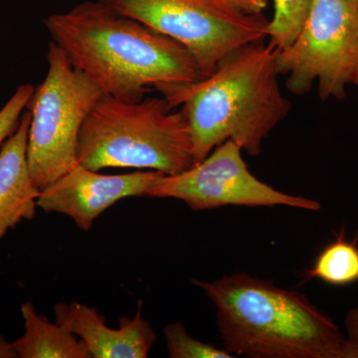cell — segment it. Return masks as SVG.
Segmentation results:
<instances>
[{
	"instance_id": "2e32d148",
	"label": "cell",
	"mask_w": 358,
	"mask_h": 358,
	"mask_svg": "<svg viewBox=\"0 0 358 358\" xmlns=\"http://www.w3.org/2000/svg\"><path fill=\"white\" fill-rule=\"evenodd\" d=\"M34 91L32 85H21L0 109V147L17 128L23 110L31 100Z\"/></svg>"
},
{
	"instance_id": "ffe728a7",
	"label": "cell",
	"mask_w": 358,
	"mask_h": 358,
	"mask_svg": "<svg viewBox=\"0 0 358 358\" xmlns=\"http://www.w3.org/2000/svg\"><path fill=\"white\" fill-rule=\"evenodd\" d=\"M353 85H355V86L358 87V70L357 72V75H355V80H353Z\"/></svg>"
},
{
	"instance_id": "7c38bea8",
	"label": "cell",
	"mask_w": 358,
	"mask_h": 358,
	"mask_svg": "<svg viewBox=\"0 0 358 358\" xmlns=\"http://www.w3.org/2000/svg\"><path fill=\"white\" fill-rule=\"evenodd\" d=\"M24 334L13 341L18 358H92L76 334L37 313L32 303L21 306Z\"/></svg>"
},
{
	"instance_id": "5b68a950",
	"label": "cell",
	"mask_w": 358,
	"mask_h": 358,
	"mask_svg": "<svg viewBox=\"0 0 358 358\" xmlns=\"http://www.w3.org/2000/svg\"><path fill=\"white\" fill-rule=\"evenodd\" d=\"M47 62L46 77L27 106L31 114L28 166L40 192L78 164L80 131L103 96L53 41L49 44Z\"/></svg>"
},
{
	"instance_id": "8fae6325",
	"label": "cell",
	"mask_w": 358,
	"mask_h": 358,
	"mask_svg": "<svg viewBox=\"0 0 358 358\" xmlns=\"http://www.w3.org/2000/svg\"><path fill=\"white\" fill-rule=\"evenodd\" d=\"M31 114L23 113L17 128L0 147V240L38 208L40 190L33 182L27 160Z\"/></svg>"
},
{
	"instance_id": "8992f818",
	"label": "cell",
	"mask_w": 358,
	"mask_h": 358,
	"mask_svg": "<svg viewBox=\"0 0 358 358\" xmlns=\"http://www.w3.org/2000/svg\"><path fill=\"white\" fill-rule=\"evenodd\" d=\"M183 45L207 76L231 52L268 37L263 14H247L225 0H102Z\"/></svg>"
},
{
	"instance_id": "6da1fadb",
	"label": "cell",
	"mask_w": 358,
	"mask_h": 358,
	"mask_svg": "<svg viewBox=\"0 0 358 358\" xmlns=\"http://www.w3.org/2000/svg\"><path fill=\"white\" fill-rule=\"evenodd\" d=\"M54 43L103 96L136 102L152 90L203 77L183 45L102 0L85 1L45 20Z\"/></svg>"
},
{
	"instance_id": "7a4b0ae2",
	"label": "cell",
	"mask_w": 358,
	"mask_h": 358,
	"mask_svg": "<svg viewBox=\"0 0 358 358\" xmlns=\"http://www.w3.org/2000/svg\"><path fill=\"white\" fill-rule=\"evenodd\" d=\"M277 49L256 42L231 52L210 74L189 84L160 90L169 107L180 108L192 133L194 164L227 141L257 157L264 141L288 117Z\"/></svg>"
},
{
	"instance_id": "d6986e66",
	"label": "cell",
	"mask_w": 358,
	"mask_h": 358,
	"mask_svg": "<svg viewBox=\"0 0 358 358\" xmlns=\"http://www.w3.org/2000/svg\"><path fill=\"white\" fill-rule=\"evenodd\" d=\"M0 358H18L14 350L13 343L0 336Z\"/></svg>"
},
{
	"instance_id": "4fadbf2b",
	"label": "cell",
	"mask_w": 358,
	"mask_h": 358,
	"mask_svg": "<svg viewBox=\"0 0 358 358\" xmlns=\"http://www.w3.org/2000/svg\"><path fill=\"white\" fill-rule=\"evenodd\" d=\"M307 280L317 279L336 287L358 282V246L346 240L345 229L320 251L313 267L306 273Z\"/></svg>"
},
{
	"instance_id": "e0dca14e",
	"label": "cell",
	"mask_w": 358,
	"mask_h": 358,
	"mask_svg": "<svg viewBox=\"0 0 358 358\" xmlns=\"http://www.w3.org/2000/svg\"><path fill=\"white\" fill-rule=\"evenodd\" d=\"M230 6L247 14H263L268 6V0H225Z\"/></svg>"
},
{
	"instance_id": "277c9868",
	"label": "cell",
	"mask_w": 358,
	"mask_h": 358,
	"mask_svg": "<svg viewBox=\"0 0 358 358\" xmlns=\"http://www.w3.org/2000/svg\"><path fill=\"white\" fill-rule=\"evenodd\" d=\"M77 159L96 171L134 169L164 176L194 164L187 120L164 96L136 102L101 96L80 131Z\"/></svg>"
},
{
	"instance_id": "ba28073f",
	"label": "cell",
	"mask_w": 358,
	"mask_h": 358,
	"mask_svg": "<svg viewBox=\"0 0 358 358\" xmlns=\"http://www.w3.org/2000/svg\"><path fill=\"white\" fill-rule=\"evenodd\" d=\"M242 152L234 141H225L189 169L162 176L148 189L147 196L181 200L194 211L228 205H282L303 210H320L319 201L279 192L257 178L249 171Z\"/></svg>"
},
{
	"instance_id": "9a60e30c",
	"label": "cell",
	"mask_w": 358,
	"mask_h": 358,
	"mask_svg": "<svg viewBox=\"0 0 358 358\" xmlns=\"http://www.w3.org/2000/svg\"><path fill=\"white\" fill-rule=\"evenodd\" d=\"M166 350L171 358H233L225 348L193 338L181 322H171L164 327Z\"/></svg>"
},
{
	"instance_id": "9c48e42d",
	"label": "cell",
	"mask_w": 358,
	"mask_h": 358,
	"mask_svg": "<svg viewBox=\"0 0 358 358\" xmlns=\"http://www.w3.org/2000/svg\"><path fill=\"white\" fill-rule=\"evenodd\" d=\"M162 176L155 171L103 174L78 162L40 192L37 204L44 212L64 214L79 229L88 231L99 216L120 200L147 196L148 189Z\"/></svg>"
},
{
	"instance_id": "3957f363",
	"label": "cell",
	"mask_w": 358,
	"mask_h": 358,
	"mask_svg": "<svg viewBox=\"0 0 358 358\" xmlns=\"http://www.w3.org/2000/svg\"><path fill=\"white\" fill-rule=\"evenodd\" d=\"M192 284L215 307L223 348L231 355L352 358V341L303 294L242 273Z\"/></svg>"
},
{
	"instance_id": "52a82bcc",
	"label": "cell",
	"mask_w": 358,
	"mask_h": 358,
	"mask_svg": "<svg viewBox=\"0 0 358 358\" xmlns=\"http://www.w3.org/2000/svg\"><path fill=\"white\" fill-rule=\"evenodd\" d=\"M277 69L291 93L317 85L322 100L343 99L358 70V6L350 0H313L291 44L277 50Z\"/></svg>"
},
{
	"instance_id": "ac0fdd59",
	"label": "cell",
	"mask_w": 358,
	"mask_h": 358,
	"mask_svg": "<svg viewBox=\"0 0 358 358\" xmlns=\"http://www.w3.org/2000/svg\"><path fill=\"white\" fill-rule=\"evenodd\" d=\"M346 338L352 343H358V306L346 315L345 320Z\"/></svg>"
},
{
	"instance_id": "5bb4252c",
	"label": "cell",
	"mask_w": 358,
	"mask_h": 358,
	"mask_svg": "<svg viewBox=\"0 0 358 358\" xmlns=\"http://www.w3.org/2000/svg\"><path fill=\"white\" fill-rule=\"evenodd\" d=\"M313 0H273L274 14L268 20V38L277 50L293 42L301 31Z\"/></svg>"
},
{
	"instance_id": "44dd1931",
	"label": "cell",
	"mask_w": 358,
	"mask_h": 358,
	"mask_svg": "<svg viewBox=\"0 0 358 358\" xmlns=\"http://www.w3.org/2000/svg\"><path fill=\"white\" fill-rule=\"evenodd\" d=\"M350 1L353 2V3L357 4L358 6V0H350Z\"/></svg>"
},
{
	"instance_id": "30bf717a",
	"label": "cell",
	"mask_w": 358,
	"mask_h": 358,
	"mask_svg": "<svg viewBox=\"0 0 358 358\" xmlns=\"http://www.w3.org/2000/svg\"><path fill=\"white\" fill-rule=\"evenodd\" d=\"M54 310L56 322L83 341L92 358H145L157 341L150 322L143 319L141 301L134 317H122L117 329L108 327L96 308L78 301L57 303Z\"/></svg>"
}]
</instances>
